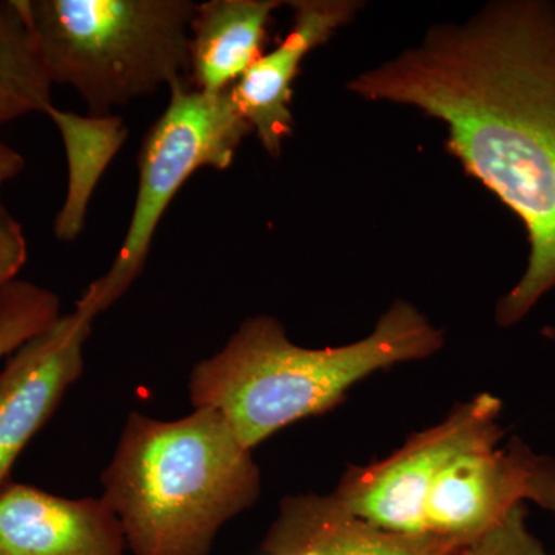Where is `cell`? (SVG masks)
Returning a JSON list of instances; mask_svg holds the SVG:
<instances>
[{
    "mask_svg": "<svg viewBox=\"0 0 555 555\" xmlns=\"http://www.w3.org/2000/svg\"><path fill=\"white\" fill-rule=\"evenodd\" d=\"M525 466V502L534 503L555 517V459L537 454L525 441L520 444Z\"/></svg>",
    "mask_w": 555,
    "mask_h": 555,
    "instance_id": "17",
    "label": "cell"
},
{
    "mask_svg": "<svg viewBox=\"0 0 555 555\" xmlns=\"http://www.w3.org/2000/svg\"><path fill=\"white\" fill-rule=\"evenodd\" d=\"M27 255L24 229L0 201V292L16 281Z\"/></svg>",
    "mask_w": 555,
    "mask_h": 555,
    "instance_id": "18",
    "label": "cell"
},
{
    "mask_svg": "<svg viewBox=\"0 0 555 555\" xmlns=\"http://www.w3.org/2000/svg\"><path fill=\"white\" fill-rule=\"evenodd\" d=\"M528 509L521 503L491 531L467 543L456 555H554L531 531Z\"/></svg>",
    "mask_w": 555,
    "mask_h": 555,
    "instance_id": "16",
    "label": "cell"
},
{
    "mask_svg": "<svg viewBox=\"0 0 555 555\" xmlns=\"http://www.w3.org/2000/svg\"><path fill=\"white\" fill-rule=\"evenodd\" d=\"M347 87L447 124L449 152L524 222L528 266L495 308L516 326L555 291V3L496 0Z\"/></svg>",
    "mask_w": 555,
    "mask_h": 555,
    "instance_id": "1",
    "label": "cell"
},
{
    "mask_svg": "<svg viewBox=\"0 0 555 555\" xmlns=\"http://www.w3.org/2000/svg\"><path fill=\"white\" fill-rule=\"evenodd\" d=\"M94 318L76 302L73 312L14 350L0 372V491L17 456L82 375Z\"/></svg>",
    "mask_w": 555,
    "mask_h": 555,
    "instance_id": "7",
    "label": "cell"
},
{
    "mask_svg": "<svg viewBox=\"0 0 555 555\" xmlns=\"http://www.w3.org/2000/svg\"><path fill=\"white\" fill-rule=\"evenodd\" d=\"M126 535L104 500L65 499L36 486L0 491V555H127Z\"/></svg>",
    "mask_w": 555,
    "mask_h": 555,
    "instance_id": "10",
    "label": "cell"
},
{
    "mask_svg": "<svg viewBox=\"0 0 555 555\" xmlns=\"http://www.w3.org/2000/svg\"><path fill=\"white\" fill-rule=\"evenodd\" d=\"M169 105L150 127L138 158V193L129 229L108 272L90 284L78 305L94 315L112 308L144 269L160 219L196 171L232 166L251 127L230 90L193 89L188 79L170 87Z\"/></svg>",
    "mask_w": 555,
    "mask_h": 555,
    "instance_id": "5",
    "label": "cell"
},
{
    "mask_svg": "<svg viewBox=\"0 0 555 555\" xmlns=\"http://www.w3.org/2000/svg\"><path fill=\"white\" fill-rule=\"evenodd\" d=\"M25 169V160L20 152L0 141V189Z\"/></svg>",
    "mask_w": 555,
    "mask_h": 555,
    "instance_id": "19",
    "label": "cell"
},
{
    "mask_svg": "<svg viewBox=\"0 0 555 555\" xmlns=\"http://www.w3.org/2000/svg\"><path fill=\"white\" fill-rule=\"evenodd\" d=\"M294 24L280 46L261 57L230 89L236 107L273 158L294 129L292 83L306 56L356 16L350 0H295Z\"/></svg>",
    "mask_w": 555,
    "mask_h": 555,
    "instance_id": "9",
    "label": "cell"
},
{
    "mask_svg": "<svg viewBox=\"0 0 555 555\" xmlns=\"http://www.w3.org/2000/svg\"><path fill=\"white\" fill-rule=\"evenodd\" d=\"M51 82L27 0L0 2V126L51 107Z\"/></svg>",
    "mask_w": 555,
    "mask_h": 555,
    "instance_id": "14",
    "label": "cell"
},
{
    "mask_svg": "<svg viewBox=\"0 0 555 555\" xmlns=\"http://www.w3.org/2000/svg\"><path fill=\"white\" fill-rule=\"evenodd\" d=\"M47 115L60 130L68 163L67 195L54 219V235L72 243L82 233L94 189L126 144L129 129L116 115L82 116L54 105Z\"/></svg>",
    "mask_w": 555,
    "mask_h": 555,
    "instance_id": "13",
    "label": "cell"
},
{
    "mask_svg": "<svg viewBox=\"0 0 555 555\" xmlns=\"http://www.w3.org/2000/svg\"><path fill=\"white\" fill-rule=\"evenodd\" d=\"M60 317L56 294L28 281H13L0 292V358L10 357Z\"/></svg>",
    "mask_w": 555,
    "mask_h": 555,
    "instance_id": "15",
    "label": "cell"
},
{
    "mask_svg": "<svg viewBox=\"0 0 555 555\" xmlns=\"http://www.w3.org/2000/svg\"><path fill=\"white\" fill-rule=\"evenodd\" d=\"M131 555H208L261 495V469L214 409L164 422L133 412L101 477Z\"/></svg>",
    "mask_w": 555,
    "mask_h": 555,
    "instance_id": "3",
    "label": "cell"
},
{
    "mask_svg": "<svg viewBox=\"0 0 555 555\" xmlns=\"http://www.w3.org/2000/svg\"><path fill=\"white\" fill-rule=\"evenodd\" d=\"M502 412L503 401L494 393H477L385 459L347 467L332 494L350 513L378 528L426 535L423 507L434 480L465 449L503 441Z\"/></svg>",
    "mask_w": 555,
    "mask_h": 555,
    "instance_id": "6",
    "label": "cell"
},
{
    "mask_svg": "<svg viewBox=\"0 0 555 555\" xmlns=\"http://www.w3.org/2000/svg\"><path fill=\"white\" fill-rule=\"evenodd\" d=\"M193 0H27L51 82L109 115L188 79Z\"/></svg>",
    "mask_w": 555,
    "mask_h": 555,
    "instance_id": "4",
    "label": "cell"
},
{
    "mask_svg": "<svg viewBox=\"0 0 555 555\" xmlns=\"http://www.w3.org/2000/svg\"><path fill=\"white\" fill-rule=\"evenodd\" d=\"M278 0H208L198 3L190 27L188 80L218 94L232 89L262 56Z\"/></svg>",
    "mask_w": 555,
    "mask_h": 555,
    "instance_id": "12",
    "label": "cell"
},
{
    "mask_svg": "<svg viewBox=\"0 0 555 555\" xmlns=\"http://www.w3.org/2000/svg\"><path fill=\"white\" fill-rule=\"evenodd\" d=\"M443 346V331L401 299L367 337L323 349L295 345L276 318L250 317L219 352L192 369L190 400L219 412L254 451L281 429L337 408L375 372L426 360Z\"/></svg>",
    "mask_w": 555,
    "mask_h": 555,
    "instance_id": "2",
    "label": "cell"
},
{
    "mask_svg": "<svg viewBox=\"0 0 555 555\" xmlns=\"http://www.w3.org/2000/svg\"><path fill=\"white\" fill-rule=\"evenodd\" d=\"M520 441H485L456 454L427 492L425 534L467 545L526 503Z\"/></svg>",
    "mask_w": 555,
    "mask_h": 555,
    "instance_id": "8",
    "label": "cell"
},
{
    "mask_svg": "<svg viewBox=\"0 0 555 555\" xmlns=\"http://www.w3.org/2000/svg\"><path fill=\"white\" fill-rule=\"evenodd\" d=\"M266 535L308 546L317 555H456L465 546L443 537L378 528L350 513L332 492L284 496Z\"/></svg>",
    "mask_w": 555,
    "mask_h": 555,
    "instance_id": "11",
    "label": "cell"
}]
</instances>
